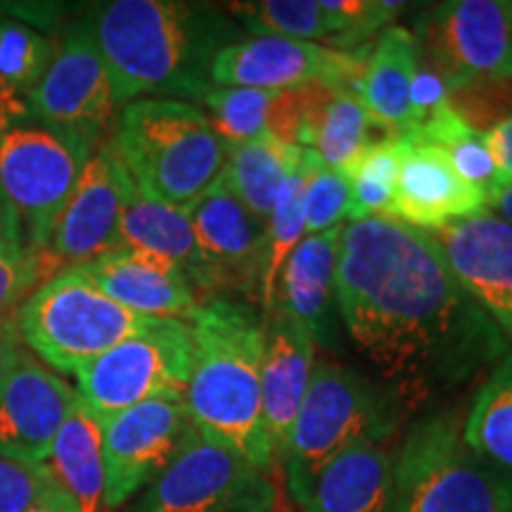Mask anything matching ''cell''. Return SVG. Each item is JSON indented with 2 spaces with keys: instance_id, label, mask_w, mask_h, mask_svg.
<instances>
[{
  "instance_id": "cell-1",
  "label": "cell",
  "mask_w": 512,
  "mask_h": 512,
  "mask_svg": "<svg viewBox=\"0 0 512 512\" xmlns=\"http://www.w3.org/2000/svg\"><path fill=\"white\" fill-rule=\"evenodd\" d=\"M337 304L358 354L401 392H451L510 349L430 233L392 216L342 226Z\"/></svg>"
},
{
  "instance_id": "cell-2",
  "label": "cell",
  "mask_w": 512,
  "mask_h": 512,
  "mask_svg": "<svg viewBox=\"0 0 512 512\" xmlns=\"http://www.w3.org/2000/svg\"><path fill=\"white\" fill-rule=\"evenodd\" d=\"M119 105L169 98L200 105L211 64L242 29L226 10L185 0H110L86 10Z\"/></svg>"
},
{
  "instance_id": "cell-3",
  "label": "cell",
  "mask_w": 512,
  "mask_h": 512,
  "mask_svg": "<svg viewBox=\"0 0 512 512\" xmlns=\"http://www.w3.org/2000/svg\"><path fill=\"white\" fill-rule=\"evenodd\" d=\"M195 363L185 408L197 434L240 453L259 470L275 467L261 406L266 318L247 302L211 297L190 320Z\"/></svg>"
},
{
  "instance_id": "cell-4",
  "label": "cell",
  "mask_w": 512,
  "mask_h": 512,
  "mask_svg": "<svg viewBox=\"0 0 512 512\" xmlns=\"http://www.w3.org/2000/svg\"><path fill=\"white\" fill-rule=\"evenodd\" d=\"M147 200L190 207L226 164V143L200 105L140 98L124 105L107 143Z\"/></svg>"
},
{
  "instance_id": "cell-5",
  "label": "cell",
  "mask_w": 512,
  "mask_h": 512,
  "mask_svg": "<svg viewBox=\"0 0 512 512\" xmlns=\"http://www.w3.org/2000/svg\"><path fill=\"white\" fill-rule=\"evenodd\" d=\"M403 413L399 392L377 387L354 368L316 361L280 460L297 505L325 465L356 444H382L399 430Z\"/></svg>"
},
{
  "instance_id": "cell-6",
  "label": "cell",
  "mask_w": 512,
  "mask_h": 512,
  "mask_svg": "<svg viewBox=\"0 0 512 512\" xmlns=\"http://www.w3.org/2000/svg\"><path fill=\"white\" fill-rule=\"evenodd\" d=\"M389 512H512V475L467 446L456 411L430 413L394 456Z\"/></svg>"
},
{
  "instance_id": "cell-7",
  "label": "cell",
  "mask_w": 512,
  "mask_h": 512,
  "mask_svg": "<svg viewBox=\"0 0 512 512\" xmlns=\"http://www.w3.org/2000/svg\"><path fill=\"white\" fill-rule=\"evenodd\" d=\"M169 318H147L112 302L79 266H69L36 287L17 311L22 344L57 375H74L83 363L143 335Z\"/></svg>"
},
{
  "instance_id": "cell-8",
  "label": "cell",
  "mask_w": 512,
  "mask_h": 512,
  "mask_svg": "<svg viewBox=\"0 0 512 512\" xmlns=\"http://www.w3.org/2000/svg\"><path fill=\"white\" fill-rule=\"evenodd\" d=\"M93 152L76 133L34 117L0 136V188L22 221L24 247L34 252L48 247Z\"/></svg>"
},
{
  "instance_id": "cell-9",
  "label": "cell",
  "mask_w": 512,
  "mask_h": 512,
  "mask_svg": "<svg viewBox=\"0 0 512 512\" xmlns=\"http://www.w3.org/2000/svg\"><path fill=\"white\" fill-rule=\"evenodd\" d=\"M195 342L190 323L162 320L143 335L83 363L74 377L81 401L102 420L147 401H183Z\"/></svg>"
},
{
  "instance_id": "cell-10",
  "label": "cell",
  "mask_w": 512,
  "mask_h": 512,
  "mask_svg": "<svg viewBox=\"0 0 512 512\" xmlns=\"http://www.w3.org/2000/svg\"><path fill=\"white\" fill-rule=\"evenodd\" d=\"M278 489L268 472L240 453L192 432L181 453L128 512H275Z\"/></svg>"
},
{
  "instance_id": "cell-11",
  "label": "cell",
  "mask_w": 512,
  "mask_h": 512,
  "mask_svg": "<svg viewBox=\"0 0 512 512\" xmlns=\"http://www.w3.org/2000/svg\"><path fill=\"white\" fill-rule=\"evenodd\" d=\"M53 46L46 76L27 95L29 110L43 124L72 131L100 147L121 105L88 15L62 24Z\"/></svg>"
},
{
  "instance_id": "cell-12",
  "label": "cell",
  "mask_w": 512,
  "mask_h": 512,
  "mask_svg": "<svg viewBox=\"0 0 512 512\" xmlns=\"http://www.w3.org/2000/svg\"><path fill=\"white\" fill-rule=\"evenodd\" d=\"M418 53L448 91L482 76L512 74V0H448L413 19Z\"/></svg>"
},
{
  "instance_id": "cell-13",
  "label": "cell",
  "mask_w": 512,
  "mask_h": 512,
  "mask_svg": "<svg viewBox=\"0 0 512 512\" xmlns=\"http://www.w3.org/2000/svg\"><path fill=\"white\" fill-rule=\"evenodd\" d=\"M368 48L344 53L311 41L278 36H245L230 43L211 64V86L294 91L325 83L358 91Z\"/></svg>"
},
{
  "instance_id": "cell-14",
  "label": "cell",
  "mask_w": 512,
  "mask_h": 512,
  "mask_svg": "<svg viewBox=\"0 0 512 512\" xmlns=\"http://www.w3.org/2000/svg\"><path fill=\"white\" fill-rule=\"evenodd\" d=\"M185 401H147L102 420L105 498L117 510L147 489L192 437Z\"/></svg>"
},
{
  "instance_id": "cell-15",
  "label": "cell",
  "mask_w": 512,
  "mask_h": 512,
  "mask_svg": "<svg viewBox=\"0 0 512 512\" xmlns=\"http://www.w3.org/2000/svg\"><path fill=\"white\" fill-rule=\"evenodd\" d=\"M195 228L204 264V292L261 290L264 278L268 228L249 211L219 178L185 207Z\"/></svg>"
},
{
  "instance_id": "cell-16",
  "label": "cell",
  "mask_w": 512,
  "mask_h": 512,
  "mask_svg": "<svg viewBox=\"0 0 512 512\" xmlns=\"http://www.w3.org/2000/svg\"><path fill=\"white\" fill-rule=\"evenodd\" d=\"M133 185L110 145L95 147L57 219L46 252L62 268L91 264L119 247V230Z\"/></svg>"
},
{
  "instance_id": "cell-17",
  "label": "cell",
  "mask_w": 512,
  "mask_h": 512,
  "mask_svg": "<svg viewBox=\"0 0 512 512\" xmlns=\"http://www.w3.org/2000/svg\"><path fill=\"white\" fill-rule=\"evenodd\" d=\"M79 392L31 351L0 380V456L15 463L43 465L57 434L79 403Z\"/></svg>"
},
{
  "instance_id": "cell-18",
  "label": "cell",
  "mask_w": 512,
  "mask_h": 512,
  "mask_svg": "<svg viewBox=\"0 0 512 512\" xmlns=\"http://www.w3.org/2000/svg\"><path fill=\"white\" fill-rule=\"evenodd\" d=\"M463 290L512 337V226L489 209L427 230Z\"/></svg>"
},
{
  "instance_id": "cell-19",
  "label": "cell",
  "mask_w": 512,
  "mask_h": 512,
  "mask_svg": "<svg viewBox=\"0 0 512 512\" xmlns=\"http://www.w3.org/2000/svg\"><path fill=\"white\" fill-rule=\"evenodd\" d=\"M484 209V192L458 174L441 147L401 138L392 219L418 230H439Z\"/></svg>"
},
{
  "instance_id": "cell-20",
  "label": "cell",
  "mask_w": 512,
  "mask_h": 512,
  "mask_svg": "<svg viewBox=\"0 0 512 512\" xmlns=\"http://www.w3.org/2000/svg\"><path fill=\"white\" fill-rule=\"evenodd\" d=\"M79 268L112 302L140 316L190 323L202 304L181 268L162 256L117 247Z\"/></svg>"
},
{
  "instance_id": "cell-21",
  "label": "cell",
  "mask_w": 512,
  "mask_h": 512,
  "mask_svg": "<svg viewBox=\"0 0 512 512\" xmlns=\"http://www.w3.org/2000/svg\"><path fill=\"white\" fill-rule=\"evenodd\" d=\"M316 366V342L285 306L266 316V349L261 368V406L275 463L285 456L294 418L309 389Z\"/></svg>"
},
{
  "instance_id": "cell-22",
  "label": "cell",
  "mask_w": 512,
  "mask_h": 512,
  "mask_svg": "<svg viewBox=\"0 0 512 512\" xmlns=\"http://www.w3.org/2000/svg\"><path fill=\"white\" fill-rule=\"evenodd\" d=\"M339 240L342 226L306 235L285 261L275 292V304L285 306L309 330L313 342L330 351L342 344L337 304Z\"/></svg>"
},
{
  "instance_id": "cell-23",
  "label": "cell",
  "mask_w": 512,
  "mask_h": 512,
  "mask_svg": "<svg viewBox=\"0 0 512 512\" xmlns=\"http://www.w3.org/2000/svg\"><path fill=\"white\" fill-rule=\"evenodd\" d=\"M415 67L418 43L411 29L389 24L368 48L356 93L366 105L370 124L382 128L387 138L411 136L418 126L411 102Z\"/></svg>"
},
{
  "instance_id": "cell-24",
  "label": "cell",
  "mask_w": 512,
  "mask_h": 512,
  "mask_svg": "<svg viewBox=\"0 0 512 512\" xmlns=\"http://www.w3.org/2000/svg\"><path fill=\"white\" fill-rule=\"evenodd\" d=\"M394 456L382 444H356L325 465L302 512H389Z\"/></svg>"
},
{
  "instance_id": "cell-25",
  "label": "cell",
  "mask_w": 512,
  "mask_h": 512,
  "mask_svg": "<svg viewBox=\"0 0 512 512\" xmlns=\"http://www.w3.org/2000/svg\"><path fill=\"white\" fill-rule=\"evenodd\" d=\"M119 247L155 254L176 264L197 297L204 292V264L188 211L147 200L133 190L119 230Z\"/></svg>"
},
{
  "instance_id": "cell-26",
  "label": "cell",
  "mask_w": 512,
  "mask_h": 512,
  "mask_svg": "<svg viewBox=\"0 0 512 512\" xmlns=\"http://www.w3.org/2000/svg\"><path fill=\"white\" fill-rule=\"evenodd\" d=\"M304 150L306 147L283 143L271 133L240 145H226V164L219 181L256 219L266 223L275 197L302 162Z\"/></svg>"
},
{
  "instance_id": "cell-27",
  "label": "cell",
  "mask_w": 512,
  "mask_h": 512,
  "mask_svg": "<svg viewBox=\"0 0 512 512\" xmlns=\"http://www.w3.org/2000/svg\"><path fill=\"white\" fill-rule=\"evenodd\" d=\"M46 465L79 512H100L105 498L102 418L81 399L57 434Z\"/></svg>"
},
{
  "instance_id": "cell-28",
  "label": "cell",
  "mask_w": 512,
  "mask_h": 512,
  "mask_svg": "<svg viewBox=\"0 0 512 512\" xmlns=\"http://www.w3.org/2000/svg\"><path fill=\"white\" fill-rule=\"evenodd\" d=\"M228 15L249 36H278L294 41H328L342 50L349 34V22L332 12L325 0H259L233 3Z\"/></svg>"
},
{
  "instance_id": "cell-29",
  "label": "cell",
  "mask_w": 512,
  "mask_h": 512,
  "mask_svg": "<svg viewBox=\"0 0 512 512\" xmlns=\"http://www.w3.org/2000/svg\"><path fill=\"white\" fill-rule=\"evenodd\" d=\"M472 451L512 475V347L491 368L463 418Z\"/></svg>"
},
{
  "instance_id": "cell-30",
  "label": "cell",
  "mask_w": 512,
  "mask_h": 512,
  "mask_svg": "<svg viewBox=\"0 0 512 512\" xmlns=\"http://www.w3.org/2000/svg\"><path fill=\"white\" fill-rule=\"evenodd\" d=\"M320 164V157L313 150H304L302 162H299L294 174L287 178L280 188L278 197H275L273 211L268 216V252H266V266L264 278H261V304H264V313L273 311L275 306V292H278V278L283 271L285 261L297 249L299 242L306 238L304 230V181L309 176L313 166Z\"/></svg>"
},
{
  "instance_id": "cell-31",
  "label": "cell",
  "mask_w": 512,
  "mask_h": 512,
  "mask_svg": "<svg viewBox=\"0 0 512 512\" xmlns=\"http://www.w3.org/2000/svg\"><path fill=\"white\" fill-rule=\"evenodd\" d=\"M408 138L420 140V143L437 145L446 152L456 171L465 178L467 183L475 185L477 190L484 192L489 200L494 192L505 185L503 176L498 174L494 159H491L489 147H486V136L472 131L470 126L463 124L448 105L441 107L427 117L415 128Z\"/></svg>"
},
{
  "instance_id": "cell-32",
  "label": "cell",
  "mask_w": 512,
  "mask_h": 512,
  "mask_svg": "<svg viewBox=\"0 0 512 512\" xmlns=\"http://www.w3.org/2000/svg\"><path fill=\"white\" fill-rule=\"evenodd\" d=\"M370 126L361 95L339 88L325 105L311 150L330 169H349L370 145Z\"/></svg>"
},
{
  "instance_id": "cell-33",
  "label": "cell",
  "mask_w": 512,
  "mask_h": 512,
  "mask_svg": "<svg viewBox=\"0 0 512 512\" xmlns=\"http://www.w3.org/2000/svg\"><path fill=\"white\" fill-rule=\"evenodd\" d=\"M399 164L401 138H382L370 143L363 155L349 169H344L351 181L349 221L392 214Z\"/></svg>"
},
{
  "instance_id": "cell-34",
  "label": "cell",
  "mask_w": 512,
  "mask_h": 512,
  "mask_svg": "<svg viewBox=\"0 0 512 512\" xmlns=\"http://www.w3.org/2000/svg\"><path fill=\"white\" fill-rule=\"evenodd\" d=\"M275 98V91L211 86L200 107L223 143L240 145L268 133V114Z\"/></svg>"
},
{
  "instance_id": "cell-35",
  "label": "cell",
  "mask_w": 512,
  "mask_h": 512,
  "mask_svg": "<svg viewBox=\"0 0 512 512\" xmlns=\"http://www.w3.org/2000/svg\"><path fill=\"white\" fill-rule=\"evenodd\" d=\"M53 38L19 22L15 17L0 15V81L29 95L46 76L53 60Z\"/></svg>"
},
{
  "instance_id": "cell-36",
  "label": "cell",
  "mask_w": 512,
  "mask_h": 512,
  "mask_svg": "<svg viewBox=\"0 0 512 512\" xmlns=\"http://www.w3.org/2000/svg\"><path fill=\"white\" fill-rule=\"evenodd\" d=\"M448 107L472 131L486 136L512 117V74L482 76L460 83L448 91Z\"/></svg>"
},
{
  "instance_id": "cell-37",
  "label": "cell",
  "mask_w": 512,
  "mask_h": 512,
  "mask_svg": "<svg viewBox=\"0 0 512 512\" xmlns=\"http://www.w3.org/2000/svg\"><path fill=\"white\" fill-rule=\"evenodd\" d=\"M64 271L60 261L46 249L34 252L29 247H0V318L15 316L36 287Z\"/></svg>"
},
{
  "instance_id": "cell-38",
  "label": "cell",
  "mask_w": 512,
  "mask_h": 512,
  "mask_svg": "<svg viewBox=\"0 0 512 512\" xmlns=\"http://www.w3.org/2000/svg\"><path fill=\"white\" fill-rule=\"evenodd\" d=\"M351 214V181L347 171L330 169L320 162L304 181V230L318 235L344 226Z\"/></svg>"
},
{
  "instance_id": "cell-39",
  "label": "cell",
  "mask_w": 512,
  "mask_h": 512,
  "mask_svg": "<svg viewBox=\"0 0 512 512\" xmlns=\"http://www.w3.org/2000/svg\"><path fill=\"white\" fill-rule=\"evenodd\" d=\"M62 491L46 463L27 465L0 456V512H27Z\"/></svg>"
},
{
  "instance_id": "cell-40",
  "label": "cell",
  "mask_w": 512,
  "mask_h": 512,
  "mask_svg": "<svg viewBox=\"0 0 512 512\" xmlns=\"http://www.w3.org/2000/svg\"><path fill=\"white\" fill-rule=\"evenodd\" d=\"M411 102L415 112V124H422L427 117H432L434 112L448 105V86L434 69L422 60L418 53V67L413 74V86H411ZM415 126V128H418Z\"/></svg>"
},
{
  "instance_id": "cell-41",
  "label": "cell",
  "mask_w": 512,
  "mask_h": 512,
  "mask_svg": "<svg viewBox=\"0 0 512 512\" xmlns=\"http://www.w3.org/2000/svg\"><path fill=\"white\" fill-rule=\"evenodd\" d=\"M486 147H489L491 159H494L503 181L512 183V117L486 133Z\"/></svg>"
},
{
  "instance_id": "cell-42",
  "label": "cell",
  "mask_w": 512,
  "mask_h": 512,
  "mask_svg": "<svg viewBox=\"0 0 512 512\" xmlns=\"http://www.w3.org/2000/svg\"><path fill=\"white\" fill-rule=\"evenodd\" d=\"M31 117L34 114L29 110L27 95H22L5 81H0V136L8 133L12 126L22 124V121Z\"/></svg>"
},
{
  "instance_id": "cell-43",
  "label": "cell",
  "mask_w": 512,
  "mask_h": 512,
  "mask_svg": "<svg viewBox=\"0 0 512 512\" xmlns=\"http://www.w3.org/2000/svg\"><path fill=\"white\" fill-rule=\"evenodd\" d=\"M24 349L22 335L17 328V313L15 316L0 318V380L8 373L12 363L17 361L19 351Z\"/></svg>"
},
{
  "instance_id": "cell-44",
  "label": "cell",
  "mask_w": 512,
  "mask_h": 512,
  "mask_svg": "<svg viewBox=\"0 0 512 512\" xmlns=\"http://www.w3.org/2000/svg\"><path fill=\"white\" fill-rule=\"evenodd\" d=\"M0 245L24 247L22 221H19L15 207H12L8 195L0 188Z\"/></svg>"
},
{
  "instance_id": "cell-45",
  "label": "cell",
  "mask_w": 512,
  "mask_h": 512,
  "mask_svg": "<svg viewBox=\"0 0 512 512\" xmlns=\"http://www.w3.org/2000/svg\"><path fill=\"white\" fill-rule=\"evenodd\" d=\"M486 209L512 226V183H505L486 200Z\"/></svg>"
},
{
  "instance_id": "cell-46",
  "label": "cell",
  "mask_w": 512,
  "mask_h": 512,
  "mask_svg": "<svg viewBox=\"0 0 512 512\" xmlns=\"http://www.w3.org/2000/svg\"><path fill=\"white\" fill-rule=\"evenodd\" d=\"M27 512H79V508H76L74 498L67 491H62V494L48 498V501H43L41 505H36V508Z\"/></svg>"
},
{
  "instance_id": "cell-47",
  "label": "cell",
  "mask_w": 512,
  "mask_h": 512,
  "mask_svg": "<svg viewBox=\"0 0 512 512\" xmlns=\"http://www.w3.org/2000/svg\"><path fill=\"white\" fill-rule=\"evenodd\" d=\"M0 247H5V245H0ZM12 247H15V245H12Z\"/></svg>"
}]
</instances>
